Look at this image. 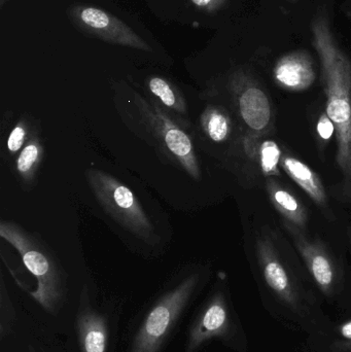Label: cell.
Instances as JSON below:
<instances>
[{
	"label": "cell",
	"instance_id": "obj_10",
	"mask_svg": "<svg viewBox=\"0 0 351 352\" xmlns=\"http://www.w3.org/2000/svg\"><path fill=\"white\" fill-rule=\"evenodd\" d=\"M278 86L288 91H304L310 88L317 78L315 63L307 52L294 51L282 56L273 69Z\"/></svg>",
	"mask_w": 351,
	"mask_h": 352
},
{
	"label": "cell",
	"instance_id": "obj_20",
	"mask_svg": "<svg viewBox=\"0 0 351 352\" xmlns=\"http://www.w3.org/2000/svg\"><path fill=\"white\" fill-rule=\"evenodd\" d=\"M317 132L323 140H329L335 134V127L333 122L328 117L327 113H323L317 123Z\"/></svg>",
	"mask_w": 351,
	"mask_h": 352
},
{
	"label": "cell",
	"instance_id": "obj_2",
	"mask_svg": "<svg viewBox=\"0 0 351 352\" xmlns=\"http://www.w3.org/2000/svg\"><path fill=\"white\" fill-rule=\"evenodd\" d=\"M207 274H181L152 296L130 318L120 352H166L207 283Z\"/></svg>",
	"mask_w": 351,
	"mask_h": 352
},
{
	"label": "cell",
	"instance_id": "obj_5",
	"mask_svg": "<svg viewBox=\"0 0 351 352\" xmlns=\"http://www.w3.org/2000/svg\"><path fill=\"white\" fill-rule=\"evenodd\" d=\"M124 314L122 300L109 298L99 302L90 285H84L68 340L72 352H120Z\"/></svg>",
	"mask_w": 351,
	"mask_h": 352
},
{
	"label": "cell",
	"instance_id": "obj_19",
	"mask_svg": "<svg viewBox=\"0 0 351 352\" xmlns=\"http://www.w3.org/2000/svg\"><path fill=\"white\" fill-rule=\"evenodd\" d=\"M200 12L205 14H216L226 6L229 0H190Z\"/></svg>",
	"mask_w": 351,
	"mask_h": 352
},
{
	"label": "cell",
	"instance_id": "obj_14",
	"mask_svg": "<svg viewBox=\"0 0 351 352\" xmlns=\"http://www.w3.org/2000/svg\"><path fill=\"white\" fill-rule=\"evenodd\" d=\"M243 148L245 154L251 159L257 161L264 175L280 176V160H282V151L280 146L273 140H263L260 142V138L249 135L243 138Z\"/></svg>",
	"mask_w": 351,
	"mask_h": 352
},
{
	"label": "cell",
	"instance_id": "obj_21",
	"mask_svg": "<svg viewBox=\"0 0 351 352\" xmlns=\"http://www.w3.org/2000/svg\"><path fill=\"white\" fill-rule=\"evenodd\" d=\"M348 239H350V248H351V227L348 228Z\"/></svg>",
	"mask_w": 351,
	"mask_h": 352
},
{
	"label": "cell",
	"instance_id": "obj_6",
	"mask_svg": "<svg viewBox=\"0 0 351 352\" xmlns=\"http://www.w3.org/2000/svg\"><path fill=\"white\" fill-rule=\"evenodd\" d=\"M86 175L95 197L107 214L137 237L150 239L152 225L135 194L109 173L90 169Z\"/></svg>",
	"mask_w": 351,
	"mask_h": 352
},
{
	"label": "cell",
	"instance_id": "obj_7",
	"mask_svg": "<svg viewBox=\"0 0 351 352\" xmlns=\"http://www.w3.org/2000/svg\"><path fill=\"white\" fill-rule=\"evenodd\" d=\"M136 104L167 156L174 160L194 179H200L201 173L191 138L161 109L160 105L150 104L139 95H136Z\"/></svg>",
	"mask_w": 351,
	"mask_h": 352
},
{
	"label": "cell",
	"instance_id": "obj_23",
	"mask_svg": "<svg viewBox=\"0 0 351 352\" xmlns=\"http://www.w3.org/2000/svg\"><path fill=\"white\" fill-rule=\"evenodd\" d=\"M303 352H317V351H313V349H311L310 347L306 346V345H305V349H304V351H303Z\"/></svg>",
	"mask_w": 351,
	"mask_h": 352
},
{
	"label": "cell",
	"instance_id": "obj_8",
	"mask_svg": "<svg viewBox=\"0 0 351 352\" xmlns=\"http://www.w3.org/2000/svg\"><path fill=\"white\" fill-rule=\"evenodd\" d=\"M74 27L88 36L111 45L142 52H152V47L131 27L111 12L89 4H72L67 10Z\"/></svg>",
	"mask_w": 351,
	"mask_h": 352
},
{
	"label": "cell",
	"instance_id": "obj_12",
	"mask_svg": "<svg viewBox=\"0 0 351 352\" xmlns=\"http://www.w3.org/2000/svg\"><path fill=\"white\" fill-rule=\"evenodd\" d=\"M280 166L321 208L328 206V197L321 178L308 165L290 155H284Z\"/></svg>",
	"mask_w": 351,
	"mask_h": 352
},
{
	"label": "cell",
	"instance_id": "obj_22",
	"mask_svg": "<svg viewBox=\"0 0 351 352\" xmlns=\"http://www.w3.org/2000/svg\"><path fill=\"white\" fill-rule=\"evenodd\" d=\"M8 1H10V0H0V8H3L4 4Z\"/></svg>",
	"mask_w": 351,
	"mask_h": 352
},
{
	"label": "cell",
	"instance_id": "obj_17",
	"mask_svg": "<svg viewBox=\"0 0 351 352\" xmlns=\"http://www.w3.org/2000/svg\"><path fill=\"white\" fill-rule=\"evenodd\" d=\"M43 148L38 138H32L25 144L16 161V169L19 176L25 182H31L41 163Z\"/></svg>",
	"mask_w": 351,
	"mask_h": 352
},
{
	"label": "cell",
	"instance_id": "obj_18",
	"mask_svg": "<svg viewBox=\"0 0 351 352\" xmlns=\"http://www.w3.org/2000/svg\"><path fill=\"white\" fill-rule=\"evenodd\" d=\"M27 135H28V126H27L26 122H19L10 132L8 142H6V148H8V152L12 155L20 152L21 148L26 142Z\"/></svg>",
	"mask_w": 351,
	"mask_h": 352
},
{
	"label": "cell",
	"instance_id": "obj_13",
	"mask_svg": "<svg viewBox=\"0 0 351 352\" xmlns=\"http://www.w3.org/2000/svg\"><path fill=\"white\" fill-rule=\"evenodd\" d=\"M267 192L272 204L286 221L304 230L308 214L302 203L290 192L280 186L273 178L267 180Z\"/></svg>",
	"mask_w": 351,
	"mask_h": 352
},
{
	"label": "cell",
	"instance_id": "obj_15",
	"mask_svg": "<svg viewBox=\"0 0 351 352\" xmlns=\"http://www.w3.org/2000/svg\"><path fill=\"white\" fill-rule=\"evenodd\" d=\"M146 82L150 94L166 109L179 115L187 113V104L183 94L170 80L162 76H152L146 78Z\"/></svg>",
	"mask_w": 351,
	"mask_h": 352
},
{
	"label": "cell",
	"instance_id": "obj_16",
	"mask_svg": "<svg viewBox=\"0 0 351 352\" xmlns=\"http://www.w3.org/2000/svg\"><path fill=\"white\" fill-rule=\"evenodd\" d=\"M200 122L204 133L214 142H226L232 131V123L227 111L214 105L206 107Z\"/></svg>",
	"mask_w": 351,
	"mask_h": 352
},
{
	"label": "cell",
	"instance_id": "obj_9",
	"mask_svg": "<svg viewBox=\"0 0 351 352\" xmlns=\"http://www.w3.org/2000/svg\"><path fill=\"white\" fill-rule=\"evenodd\" d=\"M239 116L249 128V135L261 138L272 125V109L263 89L247 74L237 72L230 82Z\"/></svg>",
	"mask_w": 351,
	"mask_h": 352
},
{
	"label": "cell",
	"instance_id": "obj_4",
	"mask_svg": "<svg viewBox=\"0 0 351 352\" xmlns=\"http://www.w3.org/2000/svg\"><path fill=\"white\" fill-rule=\"evenodd\" d=\"M212 342L234 352L249 351L247 332L224 275L218 276L207 296L192 311L179 352H203Z\"/></svg>",
	"mask_w": 351,
	"mask_h": 352
},
{
	"label": "cell",
	"instance_id": "obj_24",
	"mask_svg": "<svg viewBox=\"0 0 351 352\" xmlns=\"http://www.w3.org/2000/svg\"><path fill=\"white\" fill-rule=\"evenodd\" d=\"M291 1H295V0H291Z\"/></svg>",
	"mask_w": 351,
	"mask_h": 352
},
{
	"label": "cell",
	"instance_id": "obj_3",
	"mask_svg": "<svg viewBox=\"0 0 351 352\" xmlns=\"http://www.w3.org/2000/svg\"><path fill=\"white\" fill-rule=\"evenodd\" d=\"M311 31L325 82L326 113L335 127L336 163L342 175V194L351 200V61L338 45L327 14L315 16Z\"/></svg>",
	"mask_w": 351,
	"mask_h": 352
},
{
	"label": "cell",
	"instance_id": "obj_1",
	"mask_svg": "<svg viewBox=\"0 0 351 352\" xmlns=\"http://www.w3.org/2000/svg\"><path fill=\"white\" fill-rule=\"evenodd\" d=\"M0 236L14 246L36 287L26 292L33 308H27L51 330L69 340L80 298L70 293L68 276L55 256L41 241L12 221H2Z\"/></svg>",
	"mask_w": 351,
	"mask_h": 352
},
{
	"label": "cell",
	"instance_id": "obj_11",
	"mask_svg": "<svg viewBox=\"0 0 351 352\" xmlns=\"http://www.w3.org/2000/svg\"><path fill=\"white\" fill-rule=\"evenodd\" d=\"M306 346L317 352H351V314L332 318L321 333L306 337Z\"/></svg>",
	"mask_w": 351,
	"mask_h": 352
}]
</instances>
